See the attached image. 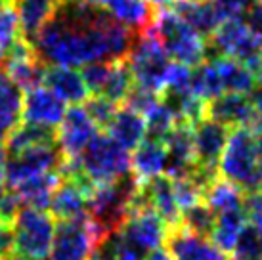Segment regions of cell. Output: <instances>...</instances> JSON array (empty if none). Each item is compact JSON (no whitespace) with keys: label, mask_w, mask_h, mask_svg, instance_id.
I'll list each match as a JSON object with an SVG mask.
<instances>
[{"label":"cell","mask_w":262,"mask_h":260,"mask_svg":"<svg viewBox=\"0 0 262 260\" xmlns=\"http://www.w3.org/2000/svg\"><path fill=\"white\" fill-rule=\"evenodd\" d=\"M138 36L105 10L63 0L35 36L33 48L44 65L77 69L94 61H124Z\"/></svg>","instance_id":"1"},{"label":"cell","mask_w":262,"mask_h":260,"mask_svg":"<svg viewBox=\"0 0 262 260\" xmlns=\"http://www.w3.org/2000/svg\"><path fill=\"white\" fill-rule=\"evenodd\" d=\"M130 172V153L107 134L98 136L77 159L63 161L61 176H79L92 186H102Z\"/></svg>","instance_id":"2"},{"label":"cell","mask_w":262,"mask_h":260,"mask_svg":"<svg viewBox=\"0 0 262 260\" xmlns=\"http://www.w3.org/2000/svg\"><path fill=\"white\" fill-rule=\"evenodd\" d=\"M140 188L142 184L132 176V172L111 184L92 186L88 197V216L111 237L124 224L132 205L138 199Z\"/></svg>","instance_id":"3"},{"label":"cell","mask_w":262,"mask_h":260,"mask_svg":"<svg viewBox=\"0 0 262 260\" xmlns=\"http://www.w3.org/2000/svg\"><path fill=\"white\" fill-rule=\"evenodd\" d=\"M260 155L256 147V134L249 126L233 128L228 136L219 170L222 178L235 184L245 193L256 191L260 174Z\"/></svg>","instance_id":"4"},{"label":"cell","mask_w":262,"mask_h":260,"mask_svg":"<svg viewBox=\"0 0 262 260\" xmlns=\"http://www.w3.org/2000/svg\"><path fill=\"white\" fill-rule=\"evenodd\" d=\"M149 33L159 40L167 56L176 63L197 67L207 58V40L172 10H157Z\"/></svg>","instance_id":"5"},{"label":"cell","mask_w":262,"mask_h":260,"mask_svg":"<svg viewBox=\"0 0 262 260\" xmlns=\"http://www.w3.org/2000/svg\"><path fill=\"white\" fill-rule=\"evenodd\" d=\"M107 239L110 235H105L88 214L59 220L48 260H90Z\"/></svg>","instance_id":"6"},{"label":"cell","mask_w":262,"mask_h":260,"mask_svg":"<svg viewBox=\"0 0 262 260\" xmlns=\"http://www.w3.org/2000/svg\"><path fill=\"white\" fill-rule=\"evenodd\" d=\"M14 253L27 260H48L56 220L48 210L23 207L12 222Z\"/></svg>","instance_id":"7"},{"label":"cell","mask_w":262,"mask_h":260,"mask_svg":"<svg viewBox=\"0 0 262 260\" xmlns=\"http://www.w3.org/2000/svg\"><path fill=\"white\" fill-rule=\"evenodd\" d=\"M124 61L130 69L134 86L146 88L163 96L170 61H168L167 52L163 50L161 42L151 33L138 36V40L134 42L128 58Z\"/></svg>","instance_id":"8"},{"label":"cell","mask_w":262,"mask_h":260,"mask_svg":"<svg viewBox=\"0 0 262 260\" xmlns=\"http://www.w3.org/2000/svg\"><path fill=\"white\" fill-rule=\"evenodd\" d=\"M260 50L262 38L249 29L243 19L222 21L207 40V58H230L243 65L251 63Z\"/></svg>","instance_id":"9"},{"label":"cell","mask_w":262,"mask_h":260,"mask_svg":"<svg viewBox=\"0 0 262 260\" xmlns=\"http://www.w3.org/2000/svg\"><path fill=\"white\" fill-rule=\"evenodd\" d=\"M117 233L121 235L124 243H128L134 249L147 254L149 251H155L165 245L168 226L163 222V218L151 207H147L142 195L138 193V199L134 201L124 224Z\"/></svg>","instance_id":"10"},{"label":"cell","mask_w":262,"mask_h":260,"mask_svg":"<svg viewBox=\"0 0 262 260\" xmlns=\"http://www.w3.org/2000/svg\"><path fill=\"white\" fill-rule=\"evenodd\" d=\"M63 157L56 144L35 145L19 153L8 155L6 188H14L25 180L37 178L48 172H61Z\"/></svg>","instance_id":"11"},{"label":"cell","mask_w":262,"mask_h":260,"mask_svg":"<svg viewBox=\"0 0 262 260\" xmlns=\"http://www.w3.org/2000/svg\"><path fill=\"white\" fill-rule=\"evenodd\" d=\"M98 126L88 115L84 105L67 107L61 123L56 128V145L63 161L77 159L88 147V144L98 136Z\"/></svg>","instance_id":"12"},{"label":"cell","mask_w":262,"mask_h":260,"mask_svg":"<svg viewBox=\"0 0 262 260\" xmlns=\"http://www.w3.org/2000/svg\"><path fill=\"white\" fill-rule=\"evenodd\" d=\"M67 111V103L44 84L23 94V121L40 128L56 130Z\"/></svg>","instance_id":"13"},{"label":"cell","mask_w":262,"mask_h":260,"mask_svg":"<svg viewBox=\"0 0 262 260\" xmlns=\"http://www.w3.org/2000/svg\"><path fill=\"white\" fill-rule=\"evenodd\" d=\"M2 61H4V73L21 92H27L31 88L42 84L46 65L38 59L33 44L27 40H19L2 58Z\"/></svg>","instance_id":"14"},{"label":"cell","mask_w":262,"mask_h":260,"mask_svg":"<svg viewBox=\"0 0 262 260\" xmlns=\"http://www.w3.org/2000/svg\"><path fill=\"white\" fill-rule=\"evenodd\" d=\"M191 130H193L195 165L205 170L219 172V163L224 153L228 136H230V128L205 117L199 123L193 124Z\"/></svg>","instance_id":"15"},{"label":"cell","mask_w":262,"mask_h":260,"mask_svg":"<svg viewBox=\"0 0 262 260\" xmlns=\"http://www.w3.org/2000/svg\"><path fill=\"white\" fill-rule=\"evenodd\" d=\"M90 189H92V184H88L79 176H63L52 195L48 212L59 220L86 216Z\"/></svg>","instance_id":"16"},{"label":"cell","mask_w":262,"mask_h":260,"mask_svg":"<svg viewBox=\"0 0 262 260\" xmlns=\"http://www.w3.org/2000/svg\"><path fill=\"white\" fill-rule=\"evenodd\" d=\"M205 117L216 123L224 124L228 128H239V126H253L255 123V111L251 107V101L245 94H220L214 100L207 101Z\"/></svg>","instance_id":"17"},{"label":"cell","mask_w":262,"mask_h":260,"mask_svg":"<svg viewBox=\"0 0 262 260\" xmlns=\"http://www.w3.org/2000/svg\"><path fill=\"white\" fill-rule=\"evenodd\" d=\"M165 243L174 260H228L209 239L191 233L182 224L168 230Z\"/></svg>","instance_id":"18"},{"label":"cell","mask_w":262,"mask_h":260,"mask_svg":"<svg viewBox=\"0 0 262 260\" xmlns=\"http://www.w3.org/2000/svg\"><path fill=\"white\" fill-rule=\"evenodd\" d=\"M140 195L147 207H151L161 218L163 222L170 228H176L182 222V210L178 207L174 197V188H172V180L168 176H157L153 180L142 184L140 188Z\"/></svg>","instance_id":"19"},{"label":"cell","mask_w":262,"mask_h":260,"mask_svg":"<svg viewBox=\"0 0 262 260\" xmlns=\"http://www.w3.org/2000/svg\"><path fill=\"white\" fill-rule=\"evenodd\" d=\"M42 84L50 88L54 94L69 103L80 105L88 100V88L80 77V71L71 67H58V65H46L42 77Z\"/></svg>","instance_id":"20"},{"label":"cell","mask_w":262,"mask_h":260,"mask_svg":"<svg viewBox=\"0 0 262 260\" xmlns=\"http://www.w3.org/2000/svg\"><path fill=\"white\" fill-rule=\"evenodd\" d=\"M105 12L121 23L128 31L136 35L149 33L155 21V8L149 4V0H110Z\"/></svg>","instance_id":"21"},{"label":"cell","mask_w":262,"mask_h":260,"mask_svg":"<svg viewBox=\"0 0 262 260\" xmlns=\"http://www.w3.org/2000/svg\"><path fill=\"white\" fill-rule=\"evenodd\" d=\"M167 147L159 140L146 138L142 144L134 149V155L130 157V172L140 182H146L163 176L167 170Z\"/></svg>","instance_id":"22"},{"label":"cell","mask_w":262,"mask_h":260,"mask_svg":"<svg viewBox=\"0 0 262 260\" xmlns=\"http://www.w3.org/2000/svg\"><path fill=\"white\" fill-rule=\"evenodd\" d=\"M61 2L63 0H14L23 40L33 44L35 36L54 17Z\"/></svg>","instance_id":"23"},{"label":"cell","mask_w":262,"mask_h":260,"mask_svg":"<svg viewBox=\"0 0 262 260\" xmlns=\"http://www.w3.org/2000/svg\"><path fill=\"white\" fill-rule=\"evenodd\" d=\"M105 134L126 151L136 149L147 136L146 119L128 107H119L111 123L107 124Z\"/></svg>","instance_id":"24"},{"label":"cell","mask_w":262,"mask_h":260,"mask_svg":"<svg viewBox=\"0 0 262 260\" xmlns=\"http://www.w3.org/2000/svg\"><path fill=\"white\" fill-rule=\"evenodd\" d=\"M172 12L182 21L188 23L195 33L203 36L205 40H209L212 33L219 29V25L222 23L211 0H180L172 8Z\"/></svg>","instance_id":"25"},{"label":"cell","mask_w":262,"mask_h":260,"mask_svg":"<svg viewBox=\"0 0 262 260\" xmlns=\"http://www.w3.org/2000/svg\"><path fill=\"white\" fill-rule=\"evenodd\" d=\"M23 119V92L0 71V142H6Z\"/></svg>","instance_id":"26"},{"label":"cell","mask_w":262,"mask_h":260,"mask_svg":"<svg viewBox=\"0 0 262 260\" xmlns=\"http://www.w3.org/2000/svg\"><path fill=\"white\" fill-rule=\"evenodd\" d=\"M61 172H48L37 178L25 180L17 184L14 188H10L17 195V199L21 203V207H31V209L48 210L52 201V195L61 182Z\"/></svg>","instance_id":"27"},{"label":"cell","mask_w":262,"mask_h":260,"mask_svg":"<svg viewBox=\"0 0 262 260\" xmlns=\"http://www.w3.org/2000/svg\"><path fill=\"white\" fill-rule=\"evenodd\" d=\"M207 59H212V63L216 67L222 88H224V94L230 92V94L247 96L256 86V80L253 77V73L249 71L247 65H243L230 58H207Z\"/></svg>","instance_id":"28"},{"label":"cell","mask_w":262,"mask_h":260,"mask_svg":"<svg viewBox=\"0 0 262 260\" xmlns=\"http://www.w3.org/2000/svg\"><path fill=\"white\" fill-rule=\"evenodd\" d=\"M247 218L243 214V210H226L216 214L214 228L211 231V243L224 254H232L235 241L239 237L243 228L247 226Z\"/></svg>","instance_id":"29"},{"label":"cell","mask_w":262,"mask_h":260,"mask_svg":"<svg viewBox=\"0 0 262 260\" xmlns=\"http://www.w3.org/2000/svg\"><path fill=\"white\" fill-rule=\"evenodd\" d=\"M243 197H245L243 189L216 176L205 189L203 201L214 214H220L226 210H239L243 207Z\"/></svg>","instance_id":"30"},{"label":"cell","mask_w":262,"mask_h":260,"mask_svg":"<svg viewBox=\"0 0 262 260\" xmlns=\"http://www.w3.org/2000/svg\"><path fill=\"white\" fill-rule=\"evenodd\" d=\"M42 144H56V130L40 128V126L25 123L19 124L14 130V134L6 140V151L8 155H14V153Z\"/></svg>","instance_id":"31"},{"label":"cell","mask_w":262,"mask_h":260,"mask_svg":"<svg viewBox=\"0 0 262 260\" xmlns=\"http://www.w3.org/2000/svg\"><path fill=\"white\" fill-rule=\"evenodd\" d=\"M144 119H146V128H147L146 138L159 140V142H165V138L170 134V130L180 123L174 113V109L163 100V96H161L159 103H157Z\"/></svg>","instance_id":"32"},{"label":"cell","mask_w":262,"mask_h":260,"mask_svg":"<svg viewBox=\"0 0 262 260\" xmlns=\"http://www.w3.org/2000/svg\"><path fill=\"white\" fill-rule=\"evenodd\" d=\"M132 86H134V80H132L130 69H128L126 61H113L110 79H107L100 96L107 98L110 101L119 105V103H123L126 100V96L132 90Z\"/></svg>","instance_id":"33"},{"label":"cell","mask_w":262,"mask_h":260,"mask_svg":"<svg viewBox=\"0 0 262 260\" xmlns=\"http://www.w3.org/2000/svg\"><path fill=\"white\" fill-rule=\"evenodd\" d=\"M19 40H23V36L14 4H2L0 6V59Z\"/></svg>","instance_id":"34"},{"label":"cell","mask_w":262,"mask_h":260,"mask_svg":"<svg viewBox=\"0 0 262 260\" xmlns=\"http://www.w3.org/2000/svg\"><path fill=\"white\" fill-rule=\"evenodd\" d=\"M214 220H216V214L201 201L184 210L182 222H180V224H182L186 230L191 231V233H195V235L209 237L212 228H214Z\"/></svg>","instance_id":"35"},{"label":"cell","mask_w":262,"mask_h":260,"mask_svg":"<svg viewBox=\"0 0 262 260\" xmlns=\"http://www.w3.org/2000/svg\"><path fill=\"white\" fill-rule=\"evenodd\" d=\"M230 260H262V239L256 226L247 224L235 241Z\"/></svg>","instance_id":"36"},{"label":"cell","mask_w":262,"mask_h":260,"mask_svg":"<svg viewBox=\"0 0 262 260\" xmlns=\"http://www.w3.org/2000/svg\"><path fill=\"white\" fill-rule=\"evenodd\" d=\"M172 188H174L176 203H178V207H180L182 212L186 209H189V207H193V205L203 201L205 189L199 186V182L193 176L172 180Z\"/></svg>","instance_id":"37"},{"label":"cell","mask_w":262,"mask_h":260,"mask_svg":"<svg viewBox=\"0 0 262 260\" xmlns=\"http://www.w3.org/2000/svg\"><path fill=\"white\" fill-rule=\"evenodd\" d=\"M111 65H113V61H94V63L82 65L80 77L84 80L88 92H92L94 96L102 94L103 86L110 79Z\"/></svg>","instance_id":"38"},{"label":"cell","mask_w":262,"mask_h":260,"mask_svg":"<svg viewBox=\"0 0 262 260\" xmlns=\"http://www.w3.org/2000/svg\"><path fill=\"white\" fill-rule=\"evenodd\" d=\"M84 109L88 111V115L92 117V121L96 123L98 128H107V124L111 123V119L113 115L117 113V109L119 105L110 101L107 98H103V96H92V98H88L84 101Z\"/></svg>","instance_id":"39"},{"label":"cell","mask_w":262,"mask_h":260,"mask_svg":"<svg viewBox=\"0 0 262 260\" xmlns=\"http://www.w3.org/2000/svg\"><path fill=\"white\" fill-rule=\"evenodd\" d=\"M159 101H161V94H155V92L146 90V88L132 86V90L128 92V96H126V100H124L123 103H124V107L132 109L134 113L146 117Z\"/></svg>","instance_id":"40"},{"label":"cell","mask_w":262,"mask_h":260,"mask_svg":"<svg viewBox=\"0 0 262 260\" xmlns=\"http://www.w3.org/2000/svg\"><path fill=\"white\" fill-rule=\"evenodd\" d=\"M220 19H241L255 0H211Z\"/></svg>","instance_id":"41"},{"label":"cell","mask_w":262,"mask_h":260,"mask_svg":"<svg viewBox=\"0 0 262 260\" xmlns=\"http://www.w3.org/2000/svg\"><path fill=\"white\" fill-rule=\"evenodd\" d=\"M103 245L110 249L115 260H146V253H142L128 243H124L119 233H113Z\"/></svg>","instance_id":"42"},{"label":"cell","mask_w":262,"mask_h":260,"mask_svg":"<svg viewBox=\"0 0 262 260\" xmlns=\"http://www.w3.org/2000/svg\"><path fill=\"white\" fill-rule=\"evenodd\" d=\"M241 210H243V214H245L249 224L256 226V228L262 224V193L258 189L245 193Z\"/></svg>","instance_id":"43"},{"label":"cell","mask_w":262,"mask_h":260,"mask_svg":"<svg viewBox=\"0 0 262 260\" xmlns=\"http://www.w3.org/2000/svg\"><path fill=\"white\" fill-rule=\"evenodd\" d=\"M249 101H251V107L255 111V123H253L251 130L256 134V132L262 130V84H256V86L251 90Z\"/></svg>","instance_id":"44"},{"label":"cell","mask_w":262,"mask_h":260,"mask_svg":"<svg viewBox=\"0 0 262 260\" xmlns=\"http://www.w3.org/2000/svg\"><path fill=\"white\" fill-rule=\"evenodd\" d=\"M14 254V228L12 224H0V258Z\"/></svg>","instance_id":"45"},{"label":"cell","mask_w":262,"mask_h":260,"mask_svg":"<svg viewBox=\"0 0 262 260\" xmlns=\"http://www.w3.org/2000/svg\"><path fill=\"white\" fill-rule=\"evenodd\" d=\"M247 67H249V71L253 73L256 84H262V50H260V54L247 65Z\"/></svg>","instance_id":"46"},{"label":"cell","mask_w":262,"mask_h":260,"mask_svg":"<svg viewBox=\"0 0 262 260\" xmlns=\"http://www.w3.org/2000/svg\"><path fill=\"white\" fill-rule=\"evenodd\" d=\"M6 165H8L6 145L0 142V188H2V184H6Z\"/></svg>","instance_id":"47"},{"label":"cell","mask_w":262,"mask_h":260,"mask_svg":"<svg viewBox=\"0 0 262 260\" xmlns=\"http://www.w3.org/2000/svg\"><path fill=\"white\" fill-rule=\"evenodd\" d=\"M146 260H174V258H172V254L168 253L167 247H159L155 251H149L146 254Z\"/></svg>","instance_id":"48"},{"label":"cell","mask_w":262,"mask_h":260,"mask_svg":"<svg viewBox=\"0 0 262 260\" xmlns=\"http://www.w3.org/2000/svg\"><path fill=\"white\" fill-rule=\"evenodd\" d=\"M180 0H149V4L153 8H157V10H170V8H174Z\"/></svg>","instance_id":"49"},{"label":"cell","mask_w":262,"mask_h":260,"mask_svg":"<svg viewBox=\"0 0 262 260\" xmlns=\"http://www.w3.org/2000/svg\"><path fill=\"white\" fill-rule=\"evenodd\" d=\"M90 260H115L113 258V254H111V251L107 249L105 245H102V249H98L94 253V256Z\"/></svg>","instance_id":"50"},{"label":"cell","mask_w":262,"mask_h":260,"mask_svg":"<svg viewBox=\"0 0 262 260\" xmlns=\"http://www.w3.org/2000/svg\"><path fill=\"white\" fill-rule=\"evenodd\" d=\"M80 4H84V6H90V8H98V10H105L107 6V2L110 0H77Z\"/></svg>","instance_id":"51"},{"label":"cell","mask_w":262,"mask_h":260,"mask_svg":"<svg viewBox=\"0 0 262 260\" xmlns=\"http://www.w3.org/2000/svg\"><path fill=\"white\" fill-rule=\"evenodd\" d=\"M0 260H27V258H23V256H19V254H10V256H4V258H0Z\"/></svg>","instance_id":"52"},{"label":"cell","mask_w":262,"mask_h":260,"mask_svg":"<svg viewBox=\"0 0 262 260\" xmlns=\"http://www.w3.org/2000/svg\"><path fill=\"white\" fill-rule=\"evenodd\" d=\"M256 189L262 193V165H260V174H258V188H256Z\"/></svg>","instance_id":"53"},{"label":"cell","mask_w":262,"mask_h":260,"mask_svg":"<svg viewBox=\"0 0 262 260\" xmlns=\"http://www.w3.org/2000/svg\"><path fill=\"white\" fill-rule=\"evenodd\" d=\"M2 4H14V0H0V6Z\"/></svg>","instance_id":"54"},{"label":"cell","mask_w":262,"mask_h":260,"mask_svg":"<svg viewBox=\"0 0 262 260\" xmlns=\"http://www.w3.org/2000/svg\"><path fill=\"white\" fill-rule=\"evenodd\" d=\"M256 230H258V233H260V239H262V224L258 226V228H256Z\"/></svg>","instance_id":"55"},{"label":"cell","mask_w":262,"mask_h":260,"mask_svg":"<svg viewBox=\"0 0 262 260\" xmlns=\"http://www.w3.org/2000/svg\"><path fill=\"white\" fill-rule=\"evenodd\" d=\"M258 2H262V0H258Z\"/></svg>","instance_id":"56"},{"label":"cell","mask_w":262,"mask_h":260,"mask_svg":"<svg viewBox=\"0 0 262 260\" xmlns=\"http://www.w3.org/2000/svg\"><path fill=\"white\" fill-rule=\"evenodd\" d=\"M0 224H2V222H0Z\"/></svg>","instance_id":"57"}]
</instances>
